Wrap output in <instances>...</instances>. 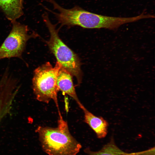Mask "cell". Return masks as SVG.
Returning <instances> with one entry per match:
<instances>
[{
	"label": "cell",
	"mask_w": 155,
	"mask_h": 155,
	"mask_svg": "<svg viewBox=\"0 0 155 155\" xmlns=\"http://www.w3.org/2000/svg\"><path fill=\"white\" fill-rule=\"evenodd\" d=\"M59 115L56 127L39 126L36 130L42 148L49 155H76L82 146L71 134L61 114Z\"/></svg>",
	"instance_id": "cell-1"
},
{
	"label": "cell",
	"mask_w": 155,
	"mask_h": 155,
	"mask_svg": "<svg viewBox=\"0 0 155 155\" xmlns=\"http://www.w3.org/2000/svg\"><path fill=\"white\" fill-rule=\"evenodd\" d=\"M87 155H155V147L144 150L131 153L125 152L115 144L113 137L98 151H93L88 148L84 150Z\"/></svg>",
	"instance_id": "cell-6"
},
{
	"label": "cell",
	"mask_w": 155,
	"mask_h": 155,
	"mask_svg": "<svg viewBox=\"0 0 155 155\" xmlns=\"http://www.w3.org/2000/svg\"><path fill=\"white\" fill-rule=\"evenodd\" d=\"M51 3L55 13L47 8L46 9L53 13L61 25L77 26L88 29L104 28L115 29L118 26L119 20L117 17L103 16L85 10L75 6L69 9H65L54 0H46Z\"/></svg>",
	"instance_id": "cell-2"
},
{
	"label": "cell",
	"mask_w": 155,
	"mask_h": 155,
	"mask_svg": "<svg viewBox=\"0 0 155 155\" xmlns=\"http://www.w3.org/2000/svg\"><path fill=\"white\" fill-rule=\"evenodd\" d=\"M84 113V121L90 126L99 139L105 137L107 135L108 124L102 117L96 116L84 106L81 108Z\"/></svg>",
	"instance_id": "cell-8"
},
{
	"label": "cell",
	"mask_w": 155,
	"mask_h": 155,
	"mask_svg": "<svg viewBox=\"0 0 155 155\" xmlns=\"http://www.w3.org/2000/svg\"><path fill=\"white\" fill-rule=\"evenodd\" d=\"M72 75L61 66L57 75L56 84L59 91L67 94L73 98L79 106L82 108L84 106L77 96L73 84Z\"/></svg>",
	"instance_id": "cell-7"
},
{
	"label": "cell",
	"mask_w": 155,
	"mask_h": 155,
	"mask_svg": "<svg viewBox=\"0 0 155 155\" xmlns=\"http://www.w3.org/2000/svg\"><path fill=\"white\" fill-rule=\"evenodd\" d=\"M61 65L57 61L53 67L49 62H46L36 68L32 79L33 93L38 101L48 103L53 100L60 112L57 100L59 90L56 81Z\"/></svg>",
	"instance_id": "cell-4"
},
{
	"label": "cell",
	"mask_w": 155,
	"mask_h": 155,
	"mask_svg": "<svg viewBox=\"0 0 155 155\" xmlns=\"http://www.w3.org/2000/svg\"><path fill=\"white\" fill-rule=\"evenodd\" d=\"M44 21L50 34L47 44L62 67L75 77L78 83H81L82 73L80 60L78 55L62 40L58 34L56 26L53 24L47 14L43 16Z\"/></svg>",
	"instance_id": "cell-3"
},
{
	"label": "cell",
	"mask_w": 155,
	"mask_h": 155,
	"mask_svg": "<svg viewBox=\"0 0 155 155\" xmlns=\"http://www.w3.org/2000/svg\"><path fill=\"white\" fill-rule=\"evenodd\" d=\"M23 2V0H0V8L12 22L22 15Z\"/></svg>",
	"instance_id": "cell-9"
},
{
	"label": "cell",
	"mask_w": 155,
	"mask_h": 155,
	"mask_svg": "<svg viewBox=\"0 0 155 155\" xmlns=\"http://www.w3.org/2000/svg\"><path fill=\"white\" fill-rule=\"evenodd\" d=\"M12 22V29L0 46V60L12 57L23 60L22 55L28 41L38 36L37 34L34 33L29 34L27 26L16 21Z\"/></svg>",
	"instance_id": "cell-5"
}]
</instances>
